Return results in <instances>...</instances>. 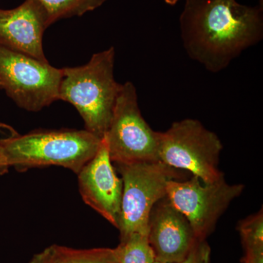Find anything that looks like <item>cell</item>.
Instances as JSON below:
<instances>
[{
  "instance_id": "6da1fadb",
  "label": "cell",
  "mask_w": 263,
  "mask_h": 263,
  "mask_svg": "<svg viewBox=\"0 0 263 263\" xmlns=\"http://www.w3.org/2000/svg\"><path fill=\"white\" fill-rule=\"evenodd\" d=\"M179 24L189 57L217 73L262 41V6L236 0H186Z\"/></svg>"
},
{
  "instance_id": "7a4b0ae2",
  "label": "cell",
  "mask_w": 263,
  "mask_h": 263,
  "mask_svg": "<svg viewBox=\"0 0 263 263\" xmlns=\"http://www.w3.org/2000/svg\"><path fill=\"white\" fill-rule=\"evenodd\" d=\"M115 48L95 53L86 65L62 68L59 100L73 105L85 129L100 138L108 131L122 84L114 78Z\"/></svg>"
},
{
  "instance_id": "3957f363",
  "label": "cell",
  "mask_w": 263,
  "mask_h": 263,
  "mask_svg": "<svg viewBox=\"0 0 263 263\" xmlns=\"http://www.w3.org/2000/svg\"><path fill=\"white\" fill-rule=\"evenodd\" d=\"M102 138L86 129L35 130L0 143L10 167L18 171L60 166L78 174L96 155Z\"/></svg>"
},
{
  "instance_id": "277c9868",
  "label": "cell",
  "mask_w": 263,
  "mask_h": 263,
  "mask_svg": "<svg viewBox=\"0 0 263 263\" xmlns=\"http://www.w3.org/2000/svg\"><path fill=\"white\" fill-rule=\"evenodd\" d=\"M222 148L216 133L197 119H186L160 133L159 160L173 168L189 171L203 183H212L224 178L219 169Z\"/></svg>"
},
{
  "instance_id": "5b68a950",
  "label": "cell",
  "mask_w": 263,
  "mask_h": 263,
  "mask_svg": "<svg viewBox=\"0 0 263 263\" xmlns=\"http://www.w3.org/2000/svg\"><path fill=\"white\" fill-rule=\"evenodd\" d=\"M123 183L120 217L117 229L121 238L132 233L148 235L150 213L166 197L167 182L181 179L182 174L160 162L118 164Z\"/></svg>"
},
{
  "instance_id": "8992f818",
  "label": "cell",
  "mask_w": 263,
  "mask_h": 263,
  "mask_svg": "<svg viewBox=\"0 0 263 263\" xmlns=\"http://www.w3.org/2000/svg\"><path fill=\"white\" fill-rule=\"evenodd\" d=\"M105 137L110 160L116 164L160 161V133L142 116L136 87L129 81L122 84Z\"/></svg>"
},
{
  "instance_id": "52a82bcc",
  "label": "cell",
  "mask_w": 263,
  "mask_h": 263,
  "mask_svg": "<svg viewBox=\"0 0 263 263\" xmlns=\"http://www.w3.org/2000/svg\"><path fill=\"white\" fill-rule=\"evenodd\" d=\"M63 72L42 62L0 46V83L20 108L37 112L59 100Z\"/></svg>"
},
{
  "instance_id": "ba28073f",
  "label": "cell",
  "mask_w": 263,
  "mask_h": 263,
  "mask_svg": "<svg viewBox=\"0 0 263 263\" xmlns=\"http://www.w3.org/2000/svg\"><path fill=\"white\" fill-rule=\"evenodd\" d=\"M243 190V184H229L224 178L205 183L193 176L186 181H169L166 197L190 221L197 239L205 240L219 217Z\"/></svg>"
},
{
  "instance_id": "9c48e42d",
  "label": "cell",
  "mask_w": 263,
  "mask_h": 263,
  "mask_svg": "<svg viewBox=\"0 0 263 263\" xmlns=\"http://www.w3.org/2000/svg\"><path fill=\"white\" fill-rule=\"evenodd\" d=\"M104 136L95 157L78 174L79 192L85 203L118 228L123 183L118 177Z\"/></svg>"
},
{
  "instance_id": "30bf717a",
  "label": "cell",
  "mask_w": 263,
  "mask_h": 263,
  "mask_svg": "<svg viewBox=\"0 0 263 263\" xmlns=\"http://www.w3.org/2000/svg\"><path fill=\"white\" fill-rule=\"evenodd\" d=\"M148 239L156 262L161 263L183 260L200 240L197 239L188 219L166 197L159 200L150 213Z\"/></svg>"
},
{
  "instance_id": "8fae6325",
  "label": "cell",
  "mask_w": 263,
  "mask_h": 263,
  "mask_svg": "<svg viewBox=\"0 0 263 263\" xmlns=\"http://www.w3.org/2000/svg\"><path fill=\"white\" fill-rule=\"evenodd\" d=\"M48 27L46 16L34 0H25L13 9H0V46L48 62L43 48Z\"/></svg>"
},
{
  "instance_id": "7c38bea8",
  "label": "cell",
  "mask_w": 263,
  "mask_h": 263,
  "mask_svg": "<svg viewBox=\"0 0 263 263\" xmlns=\"http://www.w3.org/2000/svg\"><path fill=\"white\" fill-rule=\"evenodd\" d=\"M42 9L48 27L62 18L81 16L103 5L106 0H34Z\"/></svg>"
},
{
  "instance_id": "4fadbf2b",
  "label": "cell",
  "mask_w": 263,
  "mask_h": 263,
  "mask_svg": "<svg viewBox=\"0 0 263 263\" xmlns=\"http://www.w3.org/2000/svg\"><path fill=\"white\" fill-rule=\"evenodd\" d=\"M119 263H155V253L148 235L134 233L121 238L120 245L114 249Z\"/></svg>"
},
{
  "instance_id": "5bb4252c",
  "label": "cell",
  "mask_w": 263,
  "mask_h": 263,
  "mask_svg": "<svg viewBox=\"0 0 263 263\" xmlns=\"http://www.w3.org/2000/svg\"><path fill=\"white\" fill-rule=\"evenodd\" d=\"M238 230L245 249V256L243 260L263 259L262 209L257 214L240 221Z\"/></svg>"
},
{
  "instance_id": "9a60e30c",
  "label": "cell",
  "mask_w": 263,
  "mask_h": 263,
  "mask_svg": "<svg viewBox=\"0 0 263 263\" xmlns=\"http://www.w3.org/2000/svg\"><path fill=\"white\" fill-rule=\"evenodd\" d=\"M56 263H119L114 249H76L51 246Z\"/></svg>"
},
{
  "instance_id": "2e32d148",
  "label": "cell",
  "mask_w": 263,
  "mask_h": 263,
  "mask_svg": "<svg viewBox=\"0 0 263 263\" xmlns=\"http://www.w3.org/2000/svg\"><path fill=\"white\" fill-rule=\"evenodd\" d=\"M175 263H211L210 247L205 240H198L186 258Z\"/></svg>"
},
{
  "instance_id": "e0dca14e",
  "label": "cell",
  "mask_w": 263,
  "mask_h": 263,
  "mask_svg": "<svg viewBox=\"0 0 263 263\" xmlns=\"http://www.w3.org/2000/svg\"><path fill=\"white\" fill-rule=\"evenodd\" d=\"M29 263H56L51 247H48L43 252L34 255Z\"/></svg>"
},
{
  "instance_id": "ac0fdd59",
  "label": "cell",
  "mask_w": 263,
  "mask_h": 263,
  "mask_svg": "<svg viewBox=\"0 0 263 263\" xmlns=\"http://www.w3.org/2000/svg\"><path fill=\"white\" fill-rule=\"evenodd\" d=\"M18 135L13 127L4 123L0 122V143L5 140L18 136Z\"/></svg>"
},
{
  "instance_id": "d6986e66",
  "label": "cell",
  "mask_w": 263,
  "mask_h": 263,
  "mask_svg": "<svg viewBox=\"0 0 263 263\" xmlns=\"http://www.w3.org/2000/svg\"><path fill=\"white\" fill-rule=\"evenodd\" d=\"M10 165L5 156L4 149L3 146L0 145V176L8 173Z\"/></svg>"
},
{
  "instance_id": "ffe728a7",
  "label": "cell",
  "mask_w": 263,
  "mask_h": 263,
  "mask_svg": "<svg viewBox=\"0 0 263 263\" xmlns=\"http://www.w3.org/2000/svg\"><path fill=\"white\" fill-rule=\"evenodd\" d=\"M179 1H180V0H164L165 3H167V4L169 5H175Z\"/></svg>"
},
{
  "instance_id": "44dd1931",
  "label": "cell",
  "mask_w": 263,
  "mask_h": 263,
  "mask_svg": "<svg viewBox=\"0 0 263 263\" xmlns=\"http://www.w3.org/2000/svg\"><path fill=\"white\" fill-rule=\"evenodd\" d=\"M0 89H2V85H1V83H0Z\"/></svg>"
}]
</instances>
